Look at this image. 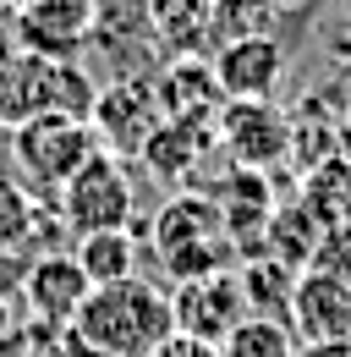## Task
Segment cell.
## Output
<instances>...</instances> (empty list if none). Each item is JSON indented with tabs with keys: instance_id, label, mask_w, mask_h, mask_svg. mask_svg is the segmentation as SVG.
I'll return each instance as SVG.
<instances>
[{
	"instance_id": "obj_1",
	"label": "cell",
	"mask_w": 351,
	"mask_h": 357,
	"mask_svg": "<svg viewBox=\"0 0 351 357\" xmlns=\"http://www.w3.org/2000/svg\"><path fill=\"white\" fill-rule=\"evenodd\" d=\"M171 330V291L143 275L93 286L72 319V335L88 347V357H148Z\"/></svg>"
},
{
	"instance_id": "obj_2",
	"label": "cell",
	"mask_w": 351,
	"mask_h": 357,
	"mask_svg": "<svg viewBox=\"0 0 351 357\" xmlns=\"http://www.w3.org/2000/svg\"><path fill=\"white\" fill-rule=\"evenodd\" d=\"M148 248H154V264L171 280L236 269V253H242V242H236V231H231V220H225V209L209 187H181L154 215V242Z\"/></svg>"
},
{
	"instance_id": "obj_3",
	"label": "cell",
	"mask_w": 351,
	"mask_h": 357,
	"mask_svg": "<svg viewBox=\"0 0 351 357\" xmlns=\"http://www.w3.org/2000/svg\"><path fill=\"white\" fill-rule=\"evenodd\" d=\"M99 77L83 61H55L39 50H11L0 61V132L33 121L44 110H66V116H88L93 110Z\"/></svg>"
},
{
	"instance_id": "obj_4",
	"label": "cell",
	"mask_w": 351,
	"mask_h": 357,
	"mask_svg": "<svg viewBox=\"0 0 351 357\" xmlns=\"http://www.w3.org/2000/svg\"><path fill=\"white\" fill-rule=\"evenodd\" d=\"M93 149H99V132H93L88 116L44 110L33 121L11 127V160H17V171H22V181H28L33 192H55Z\"/></svg>"
},
{
	"instance_id": "obj_5",
	"label": "cell",
	"mask_w": 351,
	"mask_h": 357,
	"mask_svg": "<svg viewBox=\"0 0 351 357\" xmlns=\"http://www.w3.org/2000/svg\"><path fill=\"white\" fill-rule=\"evenodd\" d=\"M55 192H61V220L72 236L104 231V225H132V176L127 160L110 149H93Z\"/></svg>"
},
{
	"instance_id": "obj_6",
	"label": "cell",
	"mask_w": 351,
	"mask_h": 357,
	"mask_svg": "<svg viewBox=\"0 0 351 357\" xmlns=\"http://www.w3.org/2000/svg\"><path fill=\"white\" fill-rule=\"evenodd\" d=\"M214 143L225 149L231 165L269 171L274 160H286L291 116H286L274 99H225L214 110Z\"/></svg>"
},
{
	"instance_id": "obj_7",
	"label": "cell",
	"mask_w": 351,
	"mask_h": 357,
	"mask_svg": "<svg viewBox=\"0 0 351 357\" xmlns=\"http://www.w3.org/2000/svg\"><path fill=\"white\" fill-rule=\"evenodd\" d=\"M286 324L297 330L302 347H324V341H351V275L324 264L297 269L291 303H286Z\"/></svg>"
},
{
	"instance_id": "obj_8",
	"label": "cell",
	"mask_w": 351,
	"mask_h": 357,
	"mask_svg": "<svg viewBox=\"0 0 351 357\" xmlns=\"http://www.w3.org/2000/svg\"><path fill=\"white\" fill-rule=\"evenodd\" d=\"M88 121H93V132H99V149H110V154H137L148 132L165 121V105H159V89H154V77H116L110 89L93 93V110H88Z\"/></svg>"
},
{
	"instance_id": "obj_9",
	"label": "cell",
	"mask_w": 351,
	"mask_h": 357,
	"mask_svg": "<svg viewBox=\"0 0 351 357\" xmlns=\"http://www.w3.org/2000/svg\"><path fill=\"white\" fill-rule=\"evenodd\" d=\"M247 291H242V275L236 269H214V275H187V280H176L171 291V319L176 330H187V335H198V341H225V330L231 324H242L247 319Z\"/></svg>"
},
{
	"instance_id": "obj_10",
	"label": "cell",
	"mask_w": 351,
	"mask_h": 357,
	"mask_svg": "<svg viewBox=\"0 0 351 357\" xmlns=\"http://www.w3.org/2000/svg\"><path fill=\"white\" fill-rule=\"evenodd\" d=\"M17 45L55 55V61H83L93 39V0H17L11 11Z\"/></svg>"
},
{
	"instance_id": "obj_11",
	"label": "cell",
	"mask_w": 351,
	"mask_h": 357,
	"mask_svg": "<svg viewBox=\"0 0 351 357\" xmlns=\"http://www.w3.org/2000/svg\"><path fill=\"white\" fill-rule=\"evenodd\" d=\"M209 66H214L225 99H274V89L286 83V50H280V39H269V33L219 39Z\"/></svg>"
},
{
	"instance_id": "obj_12",
	"label": "cell",
	"mask_w": 351,
	"mask_h": 357,
	"mask_svg": "<svg viewBox=\"0 0 351 357\" xmlns=\"http://www.w3.org/2000/svg\"><path fill=\"white\" fill-rule=\"evenodd\" d=\"M17 291H22L28 319H39V324H72L77 308H83V297L93 291V280L83 275V264L72 253H39L33 264L22 269Z\"/></svg>"
},
{
	"instance_id": "obj_13",
	"label": "cell",
	"mask_w": 351,
	"mask_h": 357,
	"mask_svg": "<svg viewBox=\"0 0 351 357\" xmlns=\"http://www.w3.org/2000/svg\"><path fill=\"white\" fill-rule=\"evenodd\" d=\"M148 33L165 61L176 55H214V0H148Z\"/></svg>"
},
{
	"instance_id": "obj_14",
	"label": "cell",
	"mask_w": 351,
	"mask_h": 357,
	"mask_svg": "<svg viewBox=\"0 0 351 357\" xmlns=\"http://www.w3.org/2000/svg\"><path fill=\"white\" fill-rule=\"evenodd\" d=\"M214 149V121H192V116H165L148 143L137 149V160L165 181H181L203 165V154Z\"/></svg>"
},
{
	"instance_id": "obj_15",
	"label": "cell",
	"mask_w": 351,
	"mask_h": 357,
	"mask_svg": "<svg viewBox=\"0 0 351 357\" xmlns=\"http://www.w3.org/2000/svg\"><path fill=\"white\" fill-rule=\"evenodd\" d=\"M154 89H159L165 116L214 121V110L225 105V93H219V77H214V66H209V55H176L171 66L154 77Z\"/></svg>"
},
{
	"instance_id": "obj_16",
	"label": "cell",
	"mask_w": 351,
	"mask_h": 357,
	"mask_svg": "<svg viewBox=\"0 0 351 357\" xmlns=\"http://www.w3.org/2000/svg\"><path fill=\"white\" fill-rule=\"evenodd\" d=\"M72 259L83 264V275L93 286H110V280H127L137 275V236L132 225H104V231H83L72 242Z\"/></svg>"
},
{
	"instance_id": "obj_17",
	"label": "cell",
	"mask_w": 351,
	"mask_h": 357,
	"mask_svg": "<svg viewBox=\"0 0 351 357\" xmlns=\"http://www.w3.org/2000/svg\"><path fill=\"white\" fill-rule=\"evenodd\" d=\"M219 357H302V341L280 313H247L242 324L225 330Z\"/></svg>"
},
{
	"instance_id": "obj_18",
	"label": "cell",
	"mask_w": 351,
	"mask_h": 357,
	"mask_svg": "<svg viewBox=\"0 0 351 357\" xmlns=\"http://www.w3.org/2000/svg\"><path fill=\"white\" fill-rule=\"evenodd\" d=\"M44 225V198L22 176L0 171V253H22Z\"/></svg>"
},
{
	"instance_id": "obj_19",
	"label": "cell",
	"mask_w": 351,
	"mask_h": 357,
	"mask_svg": "<svg viewBox=\"0 0 351 357\" xmlns=\"http://www.w3.org/2000/svg\"><path fill=\"white\" fill-rule=\"evenodd\" d=\"M263 231H269V253H274V259H286L291 269H307L313 253H318V236H324L329 225L313 215V204H307V209L291 204V209H274Z\"/></svg>"
},
{
	"instance_id": "obj_20",
	"label": "cell",
	"mask_w": 351,
	"mask_h": 357,
	"mask_svg": "<svg viewBox=\"0 0 351 357\" xmlns=\"http://www.w3.org/2000/svg\"><path fill=\"white\" fill-rule=\"evenodd\" d=\"M236 275H242L247 308H253V313H280V319H286L291 286H297V269L286 264V259L263 253V259H247V264H236Z\"/></svg>"
},
{
	"instance_id": "obj_21",
	"label": "cell",
	"mask_w": 351,
	"mask_h": 357,
	"mask_svg": "<svg viewBox=\"0 0 351 357\" xmlns=\"http://www.w3.org/2000/svg\"><path fill=\"white\" fill-rule=\"evenodd\" d=\"M286 0H214V28L219 39H236V33H269V22L280 17Z\"/></svg>"
},
{
	"instance_id": "obj_22",
	"label": "cell",
	"mask_w": 351,
	"mask_h": 357,
	"mask_svg": "<svg viewBox=\"0 0 351 357\" xmlns=\"http://www.w3.org/2000/svg\"><path fill=\"white\" fill-rule=\"evenodd\" d=\"M148 357H219V347H214V341L187 335V330H171V335H165V341H159Z\"/></svg>"
},
{
	"instance_id": "obj_23",
	"label": "cell",
	"mask_w": 351,
	"mask_h": 357,
	"mask_svg": "<svg viewBox=\"0 0 351 357\" xmlns=\"http://www.w3.org/2000/svg\"><path fill=\"white\" fill-rule=\"evenodd\" d=\"M17 50V22H11V11H0V61Z\"/></svg>"
},
{
	"instance_id": "obj_24",
	"label": "cell",
	"mask_w": 351,
	"mask_h": 357,
	"mask_svg": "<svg viewBox=\"0 0 351 357\" xmlns=\"http://www.w3.org/2000/svg\"><path fill=\"white\" fill-rule=\"evenodd\" d=\"M302 357H351V341H324V347H302Z\"/></svg>"
},
{
	"instance_id": "obj_25",
	"label": "cell",
	"mask_w": 351,
	"mask_h": 357,
	"mask_svg": "<svg viewBox=\"0 0 351 357\" xmlns=\"http://www.w3.org/2000/svg\"><path fill=\"white\" fill-rule=\"evenodd\" d=\"M335 6H341V11H346V17H351V0H335Z\"/></svg>"
}]
</instances>
